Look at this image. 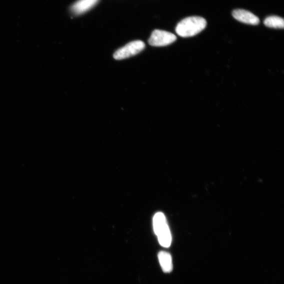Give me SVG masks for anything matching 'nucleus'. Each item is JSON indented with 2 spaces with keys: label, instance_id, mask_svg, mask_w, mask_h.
Masks as SVG:
<instances>
[{
  "label": "nucleus",
  "instance_id": "obj_7",
  "mask_svg": "<svg viewBox=\"0 0 284 284\" xmlns=\"http://www.w3.org/2000/svg\"><path fill=\"white\" fill-rule=\"evenodd\" d=\"M158 260L162 270L166 272H169L173 269L172 259L169 253L162 251L158 254Z\"/></svg>",
  "mask_w": 284,
  "mask_h": 284
},
{
  "label": "nucleus",
  "instance_id": "obj_5",
  "mask_svg": "<svg viewBox=\"0 0 284 284\" xmlns=\"http://www.w3.org/2000/svg\"><path fill=\"white\" fill-rule=\"evenodd\" d=\"M232 15L238 21L242 23L253 26L258 25L260 23V18L257 16L245 10H235Z\"/></svg>",
  "mask_w": 284,
  "mask_h": 284
},
{
  "label": "nucleus",
  "instance_id": "obj_3",
  "mask_svg": "<svg viewBox=\"0 0 284 284\" xmlns=\"http://www.w3.org/2000/svg\"><path fill=\"white\" fill-rule=\"evenodd\" d=\"M145 47V44L142 40H134L117 50L114 57L116 60L126 59L140 54Z\"/></svg>",
  "mask_w": 284,
  "mask_h": 284
},
{
  "label": "nucleus",
  "instance_id": "obj_4",
  "mask_svg": "<svg viewBox=\"0 0 284 284\" xmlns=\"http://www.w3.org/2000/svg\"><path fill=\"white\" fill-rule=\"evenodd\" d=\"M176 39V36L173 34L164 30H156L152 32L148 44L153 46H165L173 44Z\"/></svg>",
  "mask_w": 284,
  "mask_h": 284
},
{
  "label": "nucleus",
  "instance_id": "obj_8",
  "mask_svg": "<svg viewBox=\"0 0 284 284\" xmlns=\"http://www.w3.org/2000/svg\"><path fill=\"white\" fill-rule=\"evenodd\" d=\"M264 24L266 26L274 28H284V19L278 16H270L265 20Z\"/></svg>",
  "mask_w": 284,
  "mask_h": 284
},
{
  "label": "nucleus",
  "instance_id": "obj_1",
  "mask_svg": "<svg viewBox=\"0 0 284 284\" xmlns=\"http://www.w3.org/2000/svg\"><path fill=\"white\" fill-rule=\"evenodd\" d=\"M206 20L200 16H190L182 20L176 28V34L182 38L194 36L200 34L206 26Z\"/></svg>",
  "mask_w": 284,
  "mask_h": 284
},
{
  "label": "nucleus",
  "instance_id": "obj_6",
  "mask_svg": "<svg viewBox=\"0 0 284 284\" xmlns=\"http://www.w3.org/2000/svg\"><path fill=\"white\" fill-rule=\"evenodd\" d=\"M99 0H78L70 8V11L75 15L84 14L94 7Z\"/></svg>",
  "mask_w": 284,
  "mask_h": 284
},
{
  "label": "nucleus",
  "instance_id": "obj_2",
  "mask_svg": "<svg viewBox=\"0 0 284 284\" xmlns=\"http://www.w3.org/2000/svg\"><path fill=\"white\" fill-rule=\"evenodd\" d=\"M154 232L157 236L160 244L164 248H168L172 242V236L164 215L162 212H158L154 218Z\"/></svg>",
  "mask_w": 284,
  "mask_h": 284
}]
</instances>
